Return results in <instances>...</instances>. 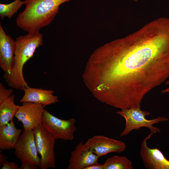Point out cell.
Listing matches in <instances>:
<instances>
[{
  "mask_svg": "<svg viewBox=\"0 0 169 169\" xmlns=\"http://www.w3.org/2000/svg\"><path fill=\"white\" fill-rule=\"evenodd\" d=\"M85 74L100 102L121 110L141 105L148 92L169 77V18H157L99 47Z\"/></svg>",
  "mask_w": 169,
  "mask_h": 169,
  "instance_id": "cell-1",
  "label": "cell"
},
{
  "mask_svg": "<svg viewBox=\"0 0 169 169\" xmlns=\"http://www.w3.org/2000/svg\"><path fill=\"white\" fill-rule=\"evenodd\" d=\"M70 0H25V9L17 17L16 25L28 34L38 35L41 28L53 20L60 5Z\"/></svg>",
  "mask_w": 169,
  "mask_h": 169,
  "instance_id": "cell-2",
  "label": "cell"
},
{
  "mask_svg": "<svg viewBox=\"0 0 169 169\" xmlns=\"http://www.w3.org/2000/svg\"><path fill=\"white\" fill-rule=\"evenodd\" d=\"M16 47L12 68L9 73H4L3 78L10 87L24 91L29 87L25 81L23 68L25 63L34 55L37 48L43 43V35H21L15 40Z\"/></svg>",
  "mask_w": 169,
  "mask_h": 169,
  "instance_id": "cell-3",
  "label": "cell"
},
{
  "mask_svg": "<svg viewBox=\"0 0 169 169\" xmlns=\"http://www.w3.org/2000/svg\"><path fill=\"white\" fill-rule=\"evenodd\" d=\"M116 113L124 118L125 121V128L120 134V137L128 135L134 130H138L142 127L148 128L151 133L154 134L159 133L161 130L153 125L161 122L169 121V119L163 116H158L150 120L146 119V116L149 115L150 113L141 110V105L121 110Z\"/></svg>",
  "mask_w": 169,
  "mask_h": 169,
  "instance_id": "cell-4",
  "label": "cell"
},
{
  "mask_svg": "<svg viewBox=\"0 0 169 169\" xmlns=\"http://www.w3.org/2000/svg\"><path fill=\"white\" fill-rule=\"evenodd\" d=\"M38 153L41 156V169L55 168L54 151L55 138L44 127L39 124L33 129Z\"/></svg>",
  "mask_w": 169,
  "mask_h": 169,
  "instance_id": "cell-5",
  "label": "cell"
},
{
  "mask_svg": "<svg viewBox=\"0 0 169 169\" xmlns=\"http://www.w3.org/2000/svg\"><path fill=\"white\" fill-rule=\"evenodd\" d=\"M74 118L68 120L60 119L50 114L45 109L42 117L41 124L44 128L56 139L72 141L76 131Z\"/></svg>",
  "mask_w": 169,
  "mask_h": 169,
  "instance_id": "cell-6",
  "label": "cell"
},
{
  "mask_svg": "<svg viewBox=\"0 0 169 169\" xmlns=\"http://www.w3.org/2000/svg\"><path fill=\"white\" fill-rule=\"evenodd\" d=\"M23 130L14 148L16 156L21 163L29 162L40 167L41 158L38 155L33 130Z\"/></svg>",
  "mask_w": 169,
  "mask_h": 169,
  "instance_id": "cell-7",
  "label": "cell"
},
{
  "mask_svg": "<svg viewBox=\"0 0 169 169\" xmlns=\"http://www.w3.org/2000/svg\"><path fill=\"white\" fill-rule=\"evenodd\" d=\"M84 145L99 157L110 153H120L126 147L123 141L103 135L94 136L89 138Z\"/></svg>",
  "mask_w": 169,
  "mask_h": 169,
  "instance_id": "cell-8",
  "label": "cell"
},
{
  "mask_svg": "<svg viewBox=\"0 0 169 169\" xmlns=\"http://www.w3.org/2000/svg\"><path fill=\"white\" fill-rule=\"evenodd\" d=\"M45 106L31 102L23 103L19 106L15 117L23 124L24 130H33L41 124V119Z\"/></svg>",
  "mask_w": 169,
  "mask_h": 169,
  "instance_id": "cell-9",
  "label": "cell"
},
{
  "mask_svg": "<svg viewBox=\"0 0 169 169\" xmlns=\"http://www.w3.org/2000/svg\"><path fill=\"white\" fill-rule=\"evenodd\" d=\"M154 134L151 133L143 140L140 151L144 164L147 169H169V160L157 148H151L147 141Z\"/></svg>",
  "mask_w": 169,
  "mask_h": 169,
  "instance_id": "cell-10",
  "label": "cell"
},
{
  "mask_svg": "<svg viewBox=\"0 0 169 169\" xmlns=\"http://www.w3.org/2000/svg\"><path fill=\"white\" fill-rule=\"evenodd\" d=\"M16 47L15 41L6 34L0 23V67L4 73H9L12 68Z\"/></svg>",
  "mask_w": 169,
  "mask_h": 169,
  "instance_id": "cell-11",
  "label": "cell"
},
{
  "mask_svg": "<svg viewBox=\"0 0 169 169\" xmlns=\"http://www.w3.org/2000/svg\"><path fill=\"white\" fill-rule=\"evenodd\" d=\"M70 154L68 169H84L87 166L98 162L100 157L87 148L82 142L76 146Z\"/></svg>",
  "mask_w": 169,
  "mask_h": 169,
  "instance_id": "cell-12",
  "label": "cell"
},
{
  "mask_svg": "<svg viewBox=\"0 0 169 169\" xmlns=\"http://www.w3.org/2000/svg\"><path fill=\"white\" fill-rule=\"evenodd\" d=\"M24 91L23 96L20 100L22 103L31 102L46 106L59 101L58 97L53 95L54 91L52 90L29 86L26 88Z\"/></svg>",
  "mask_w": 169,
  "mask_h": 169,
  "instance_id": "cell-13",
  "label": "cell"
},
{
  "mask_svg": "<svg viewBox=\"0 0 169 169\" xmlns=\"http://www.w3.org/2000/svg\"><path fill=\"white\" fill-rule=\"evenodd\" d=\"M23 130L17 129L12 120L0 126V149L8 150L15 148Z\"/></svg>",
  "mask_w": 169,
  "mask_h": 169,
  "instance_id": "cell-14",
  "label": "cell"
},
{
  "mask_svg": "<svg viewBox=\"0 0 169 169\" xmlns=\"http://www.w3.org/2000/svg\"><path fill=\"white\" fill-rule=\"evenodd\" d=\"M15 95H12L0 103V126L13 120L19 106L14 103Z\"/></svg>",
  "mask_w": 169,
  "mask_h": 169,
  "instance_id": "cell-15",
  "label": "cell"
},
{
  "mask_svg": "<svg viewBox=\"0 0 169 169\" xmlns=\"http://www.w3.org/2000/svg\"><path fill=\"white\" fill-rule=\"evenodd\" d=\"M104 169H132V162L124 156L115 155L108 158L103 164Z\"/></svg>",
  "mask_w": 169,
  "mask_h": 169,
  "instance_id": "cell-16",
  "label": "cell"
},
{
  "mask_svg": "<svg viewBox=\"0 0 169 169\" xmlns=\"http://www.w3.org/2000/svg\"><path fill=\"white\" fill-rule=\"evenodd\" d=\"M25 4L24 1L21 0H15L9 4H0V18L3 20L5 17L10 19L13 16L17 13L23 4Z\"/></svg>",
  "mask_w": 169,
  "mask_h": 169,
  "instance_id": "cell-17",
  "label": "cell"
},
{
  "mask_svg": "<svg viewBox=\"0 0 169 169\" xmlns=\"http://www.w3.org/2000/svg\"><path fill=\"white\" fill-rule=\"evenodd\" d=\"M12 89H6L2 83H0V103L12 94Z\"/></svg>",
  "mask_w": 169,
  "mask_h": 169,
  "instance_id": "cell-18",
  "label": "cell"
},
{
  "mask_svg": "<svg viewBox=\"0 0 169 169\" xmlns=\"http://www.w3.org/2000/svg\"><path fill=\"white\" fill-rule=\"evenodd\" d=\"M18 165L15 162H9L6 161L4 163L1 169H19Z\"/></svg>",
  "mask_w": 169,
  "mask_h": 169,
  "instance_id": "cell-19",
  "label": "cell"
},
{
  "mask_svg": "<svg viewBox=\"0 0 169 169\" xmlns=\"http://www.w3.org/2000/svg\"><path fill=\"white\" fill-rule=\"evenodd\" d=\"M38 166L37 165L29 162L22 163L19 169H37Z\"/></svg>",
  "mask_w": 169,
  "mask_h": 169,
  "instance_id": "cell-20",
  "label": "cell"
},
{
  "mask_svg": "<svg viewBox=\"0 0 169 169\" xmlns=\"http://www.w3.org/2000/svg\"><path fill=\"white\" fill-rule=\"evenodd\" d=\"M84 169H104L103 164H100L98 162L87 166Z\"/></svg>",
  "mask_w": 169,
  "mask_h": 169,
  "instance_id": "cell-21",
  "label": "cell"
},
{
  "mask_svg": "<svg viewBox=\"0 0 169 169\" xmlns=\"http://www.w3.org/2000/svg\"><path fill=\"white\" fill-rule=\"evenodd\" d=\"M7 157L4 156L0 151V167L1 168L4 162L7 161Z\"/></svg>",
  "mask_w": 169,
  "mask_h": 169,
  "instance_id": "cell-22",
  "label": "cell"
},
{
  "mask_svg": "<svg viewBox=\"0 0 169 169\" xmlns=\"http://www.w3.org/2000/svg\"><path fill=\"white\" fill-rule=\"evenodd\" d=\"M166 84L169 85V80L167 81L166 83ZM169 92V87L161 91L162 93H165Z\"/></svg>",
  "mask_w": 169,
  "mask_h": 169,
  "instance_id": "cell-23",
  "label": "cell"
},
{
  "mask_svg": "<svg viewBox=\"0 0 169 169\" xmlns=\"http://www.w3.org/2000/svg\"><path fill=\"white\" fill-rule=\"evenodd\" d=\"M138 0H135V1H138Z\"/></svg>",
  "mask_w": 169,
  "mask_h": 169,
  "instance_id": "cell-24",
  "label": "cell"
}]
</instances>
